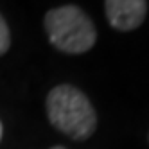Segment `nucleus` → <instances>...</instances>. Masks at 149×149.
I'll list each match as a JSON object with an SVG mask.
<instances>
[{
	"mask_svg": "<svg viewBox=\"0 0 149 149\" xmlns=\"http://www.w3.org/2000/svg\"><path fill=\"white\" fill-rule=\"evenodd\" d=\"M45 106L49 122L72 140H86L97 127V113L90 99L72 84L54 86L47 95Z\"/></svg>",
	"mask_w": 149,
	"mask_h": 149,
	"instance_id": "f257e3e1",
	"label": "nucleus"
},
{
	"mask_svg": "<svg viewBox=\"0 0 149 149\" xmlns=\"http://www.w3.org/2000/svg\"><path fill=\"white\" fill-rule=\"evenodd\" d=\"M2 135H4V127H2V122H0V142H2Z\"/></svg>",
	"mask_w": 149,
	"mask_h": 149,
	"instance_id": "39448f33",
	"label": "nucleus"
},
{
	"mask_svg": "<svg viewBox=\"0 0 149 149\" xmlns=\"http://www.w3.org/2000/svg\"><path fill=\"white\" fill-rule=\"evenodd\" d=\"M11 47V34H9V27L6 24L4 16L0 15V56H4Z\"/></svg>",
	"mask_w": 149,
	"mask_h": 149,
	"instance_id": "20e7f679",
	"label": "nucleus"
},
{
	"mask_svg": "<svg viewBox=\"0 0 149 149\" xmlns=\"http://www.w3.org/2000/svg\"><path fill=\"white\" fill-rule=\"evenodd\" d=\"M43 25L49 41L65 54L88 52L97 41V31L92 18L74 4L47 11Z\"/></svg>",
	"mask_w": 149,
	"mask_h": 149,
	"instance_id": "f03ea898",
	"label": "nucleus"
},
{
	"mask_svg": "<svg viewBox=\"0 0 149 149\" xmlns=\"http://www.w3.org/2000/svg\"><path fill=\"white\" fill-rule=\"evenodd\" d=\"M50 149H67V147H63V146H54V147H50Z\"/></svg>",
	"mask_w": 149,
	"mask_h": 149,
	"instance_id": "423d86ee",
	"label": "nucleus"
},
{
	"mask_svg": "<svg viewBox=\"0 0 149 149\" xmlns=\"http://www.w3.org/2000/svg\"><path fill=\"white\" fill-rule=\"evenodd\" d=\"M104 13L113 29L130 33L147 16V0H104Z\"/></svg>",
	"mask_w": 149,
	"mask_h": 149,
	"instance_id": "7ed1b4c3",
	"label": "nucleus"
}]
</instances>
